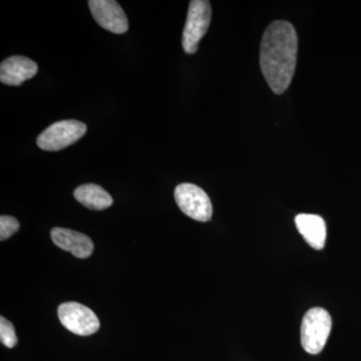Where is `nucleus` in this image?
<instances>
[{"instance_id":"f257e3e1","label":"nucleus","mask_w":361,"mask_h":361,"mask_svg":"<svg viewBox=\"0 0 361 361\" xmlns=\"http://www.w3.org/2000/svg\"><path fill=\"white\" fill-rule=\"evenodd\" d=\"M298 37L288 21L276 20L266 28L260 47L261 71L270 89L283 94L295 73Z\"/></svg>"},{"instance_id":"f03ea898","label":"nucleus","mask_w":361,"mask_h":361,"mask_svg":"<svg viewBox=\"0 0 361 361\" xmlns=\"http://www.w3.org/2000/svg\"><path fill=\"white\" fill-rule=\"evenodd\" d=\"M331 316L322 307L311 308L301 323V345L306 353H322L331 331Z\"/></svg>"},{"instance_id":"7ed1b4c3","label":"nucleus","mask_w":361,"mask_h":361,"mask_svg":"<svg viewBox=\"0 0 361 361\" xmlns=\"http://www.w3.org/2000/svg\"><path fill=\"white\" fill-rule=\"evenodd\" d=\"M212 9L207 0H192L189 4L186 25L183 32V49L188 54H193L198 49L202 37L210 26Z\"/></svg>"},{"instance_id":"20e7f679","label":"nucleus","mask_w":361,"mask_h":361,"mask_svg":"<svg viewBox=\"0 0 361 361\" xmlns=\"http://www.w3.org/2000/svg\"><path fill=\"white\" fill-rule=\"evenodd\" d=\"M85 133L87 125L80 121H61L52 123L37 137V146L44 151H61L82 139Z\"/></svg>"},{"instance_id":"39448f33","label":"nucleus","mask_w":361,"mask_h":361,"mask_svg":"<svg viewBox=\"0 0 361 361\" xmlns=\"http://www.w3.org/2000/svg\"><path fill=\"white\" fill-rule=\"evenodd\" d=\"M175 200L180 211L192 219L208 222L212 218L213 207L203 189L190 183H184L175 190Z\"/></svg>"},{"instance_id":"423d86ee","label":"nucleus","mask_w":361,"mask_h":361,"mask_svg":"<svg viewBox=\"0 0 361 361\" xmlns=\"http://www.w3.org/2000/svg\"><path fill=\"white\" fill-rule=\"evenodd\" d=\"M59 322L68 331L80 336L96 334L101 326L99 318L92 310L78 302H65L59 306Z\"/></svg>"},{"instance_id":"0eeeda50","label":"nucleus","mask_w":361,"mask_h":361,"mask_svg":"<svg viewBox=\"0 0 361 361\" xmlns=\"http://www.w3.org/2000/svg\"><path fill=\"white\" fill-rule=\"evenodd\" d=\"M92 16L102 27L123 35L129 30V20L120 4L114 0H90Z\"/></svg>"},{"instance_id":"6e6552de","label":"nucleus","mask_w":361,"mask_h":361,"mask_svg":"<svg viewBox=\"0 0 361 361\" xmlns=\"http://www.w3.org/2000/svg\"><path fill=\"white\" fill-rule=\"evenodd\" d=\"M52 242L59 248L71 252L77 258L90 257L94 252V243L87 235L66 228H54L51 232Z\"/></svg>"},{"instance_id":"1a4fd4ad","label":"nucleus","mask_w":361,"mask_h":361,"mask_svg":"<svg viewBox=\"0 0 361 361\" xmlns=\"http://www.w3.org/2000/svg\"><path fill=\"white\" fill-rule=\"evenodd\" d=\"M39 66L32 59L13 56L4 59L0 65V80L7 85H20L37 75Z\"/></svg>"},{"instance_id":"9d476101","label":"nucleus","mask_w":361,"mask_h":361,"mask_svg":"<svg viewBox=\"0 0 361 361\" xmlns=\"http://www.w3.org/2000/svg\"><path fill=\"white\" fill-rule=\"evenodd\" d=\"M297 230L316 250H322L326 242V225L322 217L313 214H299L295 218Z\"/></svg>"},{"instance_id":"9b49d317","label":"nucleus","mask_w":361,"mask_h":361,"mask_svg":"<svg viewBox=\"0 0 361 361\" xmlns=\"http://www.w3.org/2000/svg\"><path fill=\"white\" fill-rule=\"evenodd\" d=\"M75 200L90 210H104L113 205V198L106 190L96 184H85L75 190Z\"/></svg>"},{"instance_id":"f8f14e48","label":"nucleus","mask_w":361,"mask_h":361,"mask_svg":"<svg viewBox=\"0 0 361 361\" xmlns=\"http://www.w3.org/2000/svg\"><path fill=\"white\" fill-rule=\"evenodd\" d=\"M0 341L8 348H14L18 341L13 323L9 322L4 316L0 317Z\"/></svg>"},{"instance_id":"ddd939ff","label":"nucleus","mask_w":361,"mask_h":361,"mask_svg":"<svg viewBox=\"0 0 361 361\" xmlns=\"http://www.w3.org/2000/svg\"><path fill=\"white\" fill-rule=\"evenodd\" d=\"M20 229V222L13 216L2 215L0 217V240L8 239Z\"/></svg>"}]
</instances>
